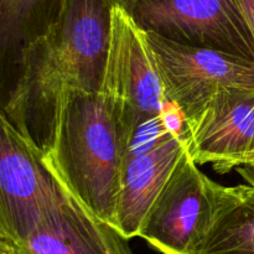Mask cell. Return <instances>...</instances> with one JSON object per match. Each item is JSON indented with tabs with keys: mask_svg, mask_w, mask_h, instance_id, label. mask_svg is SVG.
<instances>
[{
	"mask_svg": "<svg viewBox=\"0 0 254 254\" xmlns=\"http://www.w3.org/2000/svg\"><path fill=\"white\" fill-rule=\"evenodd\" d=\"M114 0H64L59 16L27 49L5 113L44 153L60 98L69 89L98 93Z\"/></svg>",
	"mask_w": 254,
	"mask_h": 254,
	"instance_id": "obj_1",
	"label": "cell"
},
{
	"mask_svg": "<svg viewBox=\"0 0 254 254\" xmlns=\"http://www.w3.org/2000/svg\"><path fill=\"white\" fill-rule=\"evenodd\" d=\"M126 140L101 92L61 96L44 165L62 189L114 227Z\"/></svg>",
	"mask_w": 254,
	"mask_h": 254,
	"instance_id": "obj_2",
	"label": "cell"
},
{
	"mask_svg": "<svg viewBox=\"0 0 254 254\" xmlns=\"http://www.w3.org/2000/svg\"><path fill=\"white\" fill-rule=\"evenodd\" d=\"M101 93L126 141L144 122L175 108L165 97L146 32L118 4L112 7Z\"/></svg>",
	"mask_w": 254,
	"mask_h": 254,
	"instance_id": "obj_3",
	"label": "cell"
},
{
	"mask_svg": "<svg viewBox=\"0 0 254 254\" xmlns=\"http://www.w3.org/2000/svg\"><path fill=\"white\" fill-rule=\"evenodd\" d=\"M220 184L186 150L151 203L138 237L163 254H200L215 223Z\"/></svg>",
	"mask_w": 254,
	"mask_h": 254,
	"instance_id": "obj_4",
	"label": "cell"
},
{
	"mask_svg": "<svg viewBox=\"0 0 254 254\" xmlns=\"http://www.w3.org/2000/svg\"><path fill=\"white\" fill-rule=\"evenodd\" d=\"M180 112L144 122L126 141L114 227L126 238L138 237L151 203L188 150Z\"/></svg>",
	"mask_w": 254,
	"mask_h": 254,
	"instance_id": "obj_5",
	"label": "cell"
},
{
	"mask_svg": "<svg viewBox=\"0 0 254 254\" xmlns=\"http://www.w3.org/2000/svg\"><path fill=\"white\" fill-rule=\"evenodd\" d=\"M128 12L146 32L254 61L253 35L235 0H134Z\"/></svg>",
	"mask_w": 254,
	"mask_h": 254,
	"instance_id": "obj_6",
	"label": "cell"
},
{
	"mask_svg": "<svg viewBox=\"0 0 254 254\" xmlns=\"http://www.w3.org/2000/svg\"><path fill=\"white\" fill-rule=\"evenodd\" d=\"M146 32V31H145ZM165 97L185 119L221 89L254 91V61L146 32Z\"/></svg>",
	"mask_w": 254,
	"mask_h": 254,
	"instance_id": "obj_7",
	"label": "cell"
},
{
	"mask_svg": "<svg viewBox=\"0 0 254 254\" xmlns=\"http://www.w3.org/2000/svg\"><path fill=\"white\" fill-rule=\"evenodd\" d=\"M59 192L40 151L0 108V235L21 243Z\"/></svg>",
	"mask_w": 254,
	"mask_h": 254,
	"instance_id": "obj_8",
	"label": "cell"
},
{
	"mask_svg": "<svg viewBox=\"0 0 254 254\" xmlns=\"http://www.w3.org/2000/svg\"><path fill=\"white\" fill-rule=\"evenodd\" d=\"M181 131L197 165L226 174L254 163V91L221 89L183 119Z\"/></svg>",
	"mask_w": 254,
	"mask_h": 254,
	"instance_id": "obj_9",
	"label": "cell"
},
{
	"mask_svg": "<svg viewBox=\"0 0 254 254\" xmlns=\"http://www.w3.org/2000/svg\"><path fill=\"white\" fill-rule=\"evenodd\" d=\"M128 241L60 186L52 205L14 251L15 254H133Z\"/></svg>",
	"mask_w": 254,
	"mask_h": 254,
	"instance_id": "obj_10",
	"label": "cell"
},
{
	"mask_svg": "<svg viewBox=\"0 0 254 254\" xmlns=\"http://www.w3.org/2000/svg\"><path fill=\"white\" fill-rule=\"evenodd\" d=\"M64 0H0V108L5 111L32 42L49 30Z\"/></svg>",
	"mask_w": 254,
	"mask_h": 254,
	"instance_id": "obj_11",
	"label": "cell"
},
{
	"mask_svg": "<svg viewBox=\"0 0 254 254\" xmlns=\"http://www.w3.org/2000/svg\"><path fill=\"white\" fill-rule=\"evenodd\" d=\"M200 254H254V186L220 185L217 215Z\"/></svg>",
	"mask_w": 254,
	"mask_h": 254,
	"instance_id": "obj_12",
	"label": "cell"
},
{
	"mask_svg": "<svg viewBox=\"0 0 254 254\" xmlns=\"http://www.w3.org/2000/svg\"><path fill=\"white\" fill-rule=\"evenodd\" d=\"M235 2L247 21L254 39V0H235Z\"/></svg>",
	"mask_w": 254,
	"mask_h": 254,
	"instance_id": "obj_13",
	"label": "cell"
},
{
	"mask_svg": "<svg viewBox=\"0 0 254 254\" xmlns=\"http://www.w3.org/2000/svg\"><path fill=\"white\" fill-rule=\"evenodd\" d=\"M236 170H237L238 174L245 179V181L248 185L254 186V163L238 166V168H236Z\"/></svg>",
	"mask_w": 254,
	"mask_h": 254,
	"instance_id": "obj_14",
	"label": "cell"
},
{
	"mask_svg": "<svg viewBox=\"0 0 254 254\" xmlns=\"http://www.w3.org/2000/svg\"><path fill=\"white\" fill-rule=\"evenodd\" d=\"M0 254H15L11 243L1 235H0Z\"/></svg>",
	"mask_w": 254,
	"mask_h": 254,
	"instance_id": "obj_15",
	"label": "cell"
},
{
	"mask_svg": "<svg viewBox=\"0 0 254 254\" xmlns=\"http://www.w3.org/2000/svg\"><path fill=\"white\" fill-rule=\"evenodd\" d=\"M114 2L121 5V6H123L127 11H129V9H130L131 5H133L134 0H114Z\"/></svg>",
	"mask_w": 254,
	"mask_h": 254,
	"instance_id": "obj_16",
	"label": "cell"
}]
</instances>
